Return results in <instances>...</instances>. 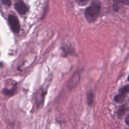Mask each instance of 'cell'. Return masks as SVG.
I'll return each mask as SVG.
<instances>
[{"label":"cell","instance_id":"obj_1","mask_svg":"<svg viewBox=\"0 0 129 129\" xmlns=\"http://www.w3.org/2000/svg\"><path fill=\"white\" fill-rule=\"evenodd\" d=\"M101 3L99 0H93L85 12V17L88 22L95 21L99 16L101 10Z\"/></svg>","mask_w":129,"mask_h":129},{"label":"cell","instance_id":"obj_2","mask_svg":"<svg viewBox=\"0 0 129 129\" xmlns=\"http://www.w3.org/2000/svg\"><path fill=\"white\" fill-rule=\"evenodd\" d=\"M81 72L82 71L81 70H77L73 73L67 84L68 90L70 91H72L79 84L81 80Z\"/></svg>","mask_w":129,"mask_h":129},{"label":"cell","instance_id":"obj_3","mask_svg":"<svg viewBox=\"0 0 129 129\" xmlns=\"http://www.w3.org/2000/svg\"><path fill=\"white\" fill-rule=\"evenodd\" d=\"M8 22L11 30L16 33H18L20 29V23L18 18L13 15H10L8 17Z\"/></svg>","mask_w":129,"mask_h":129},{"label":"cell","instance_id":"obj_4","mask_svg":"<svg viewBox=\"0 0 129 129\" xmlns=\"http://www.w3.org/2000/svg\"><path fill=\"white\" fill-rule=\"evenodd\" d=\"M46 93L47 91L42 88L38 90L35 98V102L37 108H41L43 106Z\"/></svg>","mask_w":129,"mask_h":129},{"label":"cell","instance_id":"obj_5","mask_svg":"<svg viewBox=\"0 0 129 129\" xmlns=\"http://www.w3.org/2000/svg\"><path fill=\"white\" fill-rule=\"evenodd\" d=\"M15 9L20 14L25 15L28 11V7L22 1H17L14 4Z\"/></svg>","mask_w":129,"mask_h":129},{"label":"cell","instance_id":"obj_6","mask_svg":"<svg viewBox=\"0 0 129 129\" xmlns=\"http://www.w3.org/2000/svg\"><path fill=\"white\" fill-rule=\"evenodd\" d=\"M17 88H18L17 83H15L14 84L13 87L11 88V89H9L7 88H3L2 90V92L4 95L6 96H12L16 94V91H17Z\"/></svg>","mask_w":129,"mask_h":129},{"label":"cell","instance_id":"obj_7","mask_svg":"<svg viewBox=\"0 0 129 129\" xmlns=\"http://www.w3.org/2000/svg\"><path fill=\"white\" fill-rule=\"evenodd\" d=\"M62 49V55L64 57L67 56L68 55L70 54H73L74 50L73 48L68 45H64L61 47Z\"/></svg>","mask_w":129,"mask_h":129},{"label":"cell","instance_id":"obj_8","mask_svg":"<svg viewBox=\"0 0 129 129\" xmlns=\"http://www.w3.org/2000/svg\"><path fill=\"white\" fill-rule=\"evenodd\" d=\"M94 93L90 90L87 93V100L88 105L90 107H92L94 103Z\"/></svg>","mask_w":129,"mask_h":129},{"label":"cell","instance_id":"obj_9","mask_svg":"<svg viewBox=\"0 0 129 129\" xmlns=\"http://www.w3.org/2000/svg\"><path fill=\"white\" fill-rule=\"evenodd\" d=\"M124 99H125L124 94L120 93H119V94L115 96V97L114 98V101L118 103H122L124 101Z\"/></svg>","mask_w":129,"mask_h":129},{"label":"cell","instance_id":"obj_10","mask_svg":"<svg viewBox=\"0 0 129 129\" xmlns=\"http://www.w3.org/2000/svg\"><path fill=\"white\" fill-rule=\"evenodd\" d=\"M126 110V108L125 105H123L119 107L117 113V117L118 118H121L124 115V114L125 113Z\"/></svg>","mask_w":129,"mask_h":129},{"label":"cell","instance_id":"obj_11","mask_svg":"<svg viewBox=\"0 0 129 129\" xmlns=\"http://www.w3.org/2000/svg\"><path fill=\"white\" fill-rule=\"evenodd\" d=\"M119 92L120 93L124 94L129 92V85H126L119 89Z\"/></svg>","mask_w":129,"mask_h":129},{"label":"cell","instance_id":"obj_12","mask_svg":"<svg viewBox=\"0 0 129 129\" xmlns=\"http://www.w3.org/2000/svg\"><path fill=\"white\" fill-rule=\"evenodd\" d=\"M90 0H76L77 3L81 6H84L87 5Z\"/></svg>","mask_w":129,"mask_h":129},{"label":"cell","instance_id":"obj_13","mask_svg":"<svg viewBox=\"0 0 129 129\" xmlns=\"http://www.w3.org/2000/svg\"><path fill=\"white\" fill-rule=\"evenodd\" d=\"M2 3L7 6H10L11 4V0H1Z\"/></svg>","mask_w":129,"mask_h":129},{"label":"cell","instance_id":"obj_14","mask_svg":"<svg viewBox=\"0 0 129 129\" xmlns=\"http://www.w3.org/2000/svg\"><path fill=\"white\" fill-rule=\"evenodd\" d=\"M119 1L123 4L129 6V0H119Z\"/></svg>","mask_w":129,"mask_h":129},{"label":"cell","instance_id":"obj_15","mask_svg":"<svg viewBox=\"0 0 129 129\" xmlns=\"http://www.w3.org/2000/svg\"><path fill=\"white\" fill-rule=\"evenodd\" d=\"M125 122L126 123V124L127 125H128L129 126V114L127 115L126 116V117H125Z\"/></svg>","mask_w":129,"mask_h":129},{"label":"cell","instance_id":"obj_16","mask_svg":"<svg viewBox=\"0 0 129 129\" xmlns=\"http://www.w3.org/2000/svg\"><path fill=\"white\" fill-rule=\"evenodd\" d=\"M127 80H128V81H129V75H128V78H127Z\"/></svg>","mask_w":129,"mask_h":129}]
</instances>
